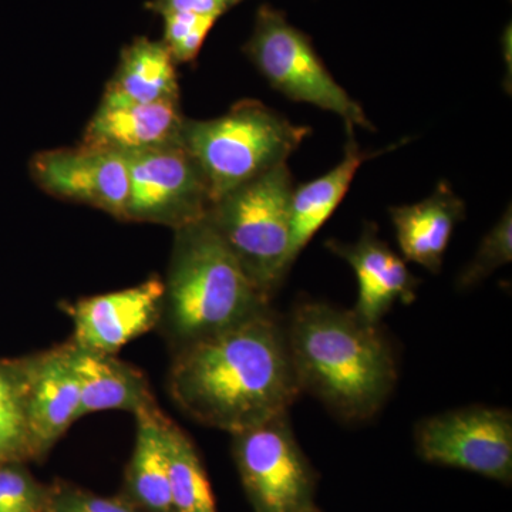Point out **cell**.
Returning <instances> with one entry per match:
<instances>
[{"instance_id": "6da1fadb", "label": "cell", "mask_w": 512, "mask_h": 512, "mask_svg": "<svg viewBox=\"0 0 512 512\" xmlns=\"http://www.w3.org/2000/svg\"><path fill=\"white\" fill-rule=\"evenodd\" d=\"M168 392L192 420L231 434L288 413L302 392L285 326L269 309L177 350Z\"/></svg>"}, {"instance_id": "7a4b0ae2", "label": "cell", "mask_w": 512, "mask_h": 512, "mask_svg": "<svg viewBox=\"0 0 512 512\" xmlns=\"http://www.w3.org/2000/svg\"><path fill=\"white\" fill-rule=\"evenodd\" d=\"M289 352L301 392L311 393L348 421L375 416L397 380L389 340L355 311L325 302H302L288 328Z\"/></svg>"}, {"instance_id": "3957f363", "label": "cell", "mask_w": 512, "mask_h": 512, "mask_svg": "<svg viewBox=\"0 0 512 512\" xmlns=\"http://www.w3.org/2000/svg\"><path fill=\"white\" fill-rule=\"evenodd\" d=\"M174 232L160 323L175 352L271 309L208 217Z\"/></svg>"}, {"instance_id": "277c9868", "label": "cell", "mask_w": 512, "mask_h": 512, "mask_svg": "<svg viewBox=\"0 0 512 512\" xmlns=\"http://www.w3.org/2000/svg\"><path fill=\"white\" fill-rule=\"evenodd\" d=\"M259 100H241L224 116L185 119L181 143L197 161L210 190L212 204L222 195L268 173L311 136Z\"/></svg>"}, {"instance_id": "5b68a950", "label": "cell", "mask_w": 512, "mask_h": 512, "mask_svg": "<svg viewBox=\"0 0 512 512\" xmlns=\"http://www.w3.org/2000/svg\"><path fill=\"white\" fill-rule=\"evenodd\" d=\"M293 190L284 163L222 195L207 215L249 281L269 301L292 268Z\"/></svg>"}, {"instance_id": "8992f818", "label": "cell", "mask_w": 512, "mask_h": 512, "mask_svg": "<svg viewBox=\"0 0 512 512\" xmlns=\"http://www.w3.org/2000/svg\"><path fill=\"white\" fill-rule=\"evenodd\" d=\"M244 53L276 92L330 111L346 126L375 130L362 106L330 74L311 39L279 10L268 5L259 8Z\"/></svg>"}, {"instance_id": "52a82bcc", "label": "cell", "mask_w": 512, "mask_h": 512, "mask_svg": "<svg viewBox=\"0 0 512 512\" xmlns=\"http://www.w3.org/2000/svg\"><path fill=\"white\" fill-rule=\"evenodd\" d=\"M232 451L256 512H298L313 505L315 476L288 413L232 434Z\"/></svg>"}, {"instance_id": "ba28073f", "label": "cell", "mask_w": 512, "mask_h": 512, "mask_svg": "<svg viewBox=\"0 0 512 512\" xmlns=\"http://www.w3.org/2000/svg\"><path fill=\"white\" fill-rule=\"evenodd\" d=\"M417 453L439 466L510 484L512 413L498 407L470 406L434 414L414 430Z\"/></svg>"}, {"instance_id": "9c48e42d", "label": "cell", "mask_w": 512, "mask_h": 512, "mask_svg": "<svg viewBox=\"0 0 512 512\" xmlns=\"http://www.w3.org/2000/svg\"><path fill=\"white\" fill-rule=\"evenodd\" d=\"M130 171L126 221L180 229L207 217V181L183 144L126 157Z\"/></svg>"}, {"instance_id": "30bf717a", "label": "cell", "mask_w": 512, "mask_h": 512, "mask_svg": "<svg viewBox=\"0 0 512 512\" xmlns=\"http://www.w3.org/2000/svg\"><path fill=\"white\" fill-rule=\"evenodd\" d=\"M30 175L52 197L89 205L126 221L130 171L121 154L82 144L42 151L30 161Z\"/></svg>"}, {"instance_id": "8fae6325", "label": "cell", "mask_w": 512, "mask_h": 512, "mask_svg": "<svg viewBox=\"0 0 512 512\" xmlns=\"http://www.w3.org/2000/svg\"><path fill=\"white\" fill-rule=\"evenodd\" d=\"M20 406L28 424L35 458L45 457L76 423L80 386L69 343L15 362Z\"/></svg>"}, {"instance_id": "7c38bea8", "label": "cell", "mask_w": 512, "mask_h": 512, "mask_svg": "<svg viewBox=\"0 0 512 512\" xmlns=\"http://www.w3.org/2000/svg\"><path fill=\"white\" fill-rule=\"evenodd\" d=\"M163 306L164 281L153 276L133 288L79 299L63 309L72 319L74 345L116 355L160 325Z\"/></svg>"}, {"instance_id": "4fadbf2b", "label": "cell", "mask_w": 512, "mask_h": 512, "mask_svg": "<svg viewBox=\"0 0 512 512\" xmlns=\"http://www.w3.org/2000/svg\"><path fill=\"white\" fill-rule=\"evenodd\" d=\"M326 247L352 266L359 288L353 311L365 322L380 325L394 303H412L416 298L419 281L402 256L379 237L375 224H367L353 244L330 239Z\"/></svg>"}, {"instance_id": "5bb4252c", "label": "cell", "mask_w": 512, "mask_h": 512, "mask_svg": "<svg viewBox=\"0 0 512 512\" xmlns=\"http://www.w3.org/2000/svg\"><path fill=\"white\" fill-rule=\"evenodd\" d=\"M185 117L178 101L100 104L87 124L82 146L124 157L181 143Z\"/></svg>"}, {"instance_id": "9a60e30c", "label": "cell", "mask_w": 512, "mask_h": 512, "mask_svg": "<svg viewBox=\"0 0 512 512\" xmlns=\"http://www.w3.org/2000/svg\"><path fill=\"white\" fill-rule=\"evenodd\" d=\"M70 360L80 386L77 419L100 412L133 413L157 406L147 377L114 355L90 352L69 342Z\"/></svg>"}, {"instance_id": "2e32d148", "label": "cell", "mask_w": 512, "mask_h": 512, "mask_svg": "<svg viewBox=\"0 0 512 512\" xmlns=\"http://www.w3.org/2000/svg\"><path fill=\"white\" fill-rule=\"evenodd\" d=\"M466 204L448 183H440L426 200L390 208L397 244L407 261L439 274L454 229Z\"/></svg>"}, {"instance_id": "e0dca14e", "label": "cell", "mask_w": 512, "mask_h": 512, "mask_svg": "<svg viewBox=\"0 0 512 512\" xmlns=\"http://www.w3.org/2000/svg\"><path fill=\"white\" fill-rule=\"evenodd\" d=\"M177 63L163 42L138 37L121 53L103 104H153L178 101Z\"/></svg>"}, {"instance_id": "ac0fdd59", "label": "cell", "mask_w": 512, "mask_h": 512, "mask_svg": "<svg viewBox=\"0 0 512 512\" xmlns=\"http://www.w3.org/2000/svg\"><path fill=\"white\" fill-rule=\"evenodd\" d=\"M346 126L348 141L345 146V156L335 168L299 185L292 192L291 201V262L295 264L306 245L318 234L320 228L332 217L350 185L355 180L357 171L362 164L373 157L372 153L360 150L355 140V130Z\"/></svg>"}, {"instance_id": "d6986e66", "label": "cell", "mask_w": 512, "mask_h": 512, "mask_svg": "<svg viewBox=\"0 0 512 512\" xmlns=\"http://www.w3.org/2000/svg\"><path fill=\"white\" fill-rule=\"evenodd\" d=\"M137 434L126 474V498L143 512H173L168 419L160 407L136 414Z\"/></svg>"}, {"instance_id": "ffe728a7", "label": "cell", "mask_w": 512, "mask_h": 512, "mask_svg": "<svg viewBox=\"0 0 512 512\" xmlns=\"http://www.w3.org/2000/svg\"><path fill=\"white\" fill-rule=\"evenodd\" d=\"M168 456L173 512H218L200 454L173 420L168 421Z\"/></svg>"}, {"instance_id": "44dd1931", "label": "cell", "mask_w": 512, "mask_h": 512, "mask_svg": "<svg viewBox=\"0 0 512 512\" xmlns=\"http://www.w3.org/2000/svg\"><path fill=\"white\" fill-rule=\"evenodd\" d=\"M512 259V212L511 205L501 215L500 220L481 241L476 255L457 278L460 291L476 288L493 272Z\"/></svg>"}, {"instance_id": "7402d4cb", "label": "cell", "mask_w": 512, "mask_h": 512, "mask_svg": "<svg viewBox=\"0 0 512 512\" xmlns=\"http://www.w3.org/2000/svg\"><path fill=\"white\" fill-rule=\"evenodd\" d=\"M49 485L39 483L23 464L0 466V512H46Z\"/></svg>"}, {"instance_id": "603a6c76", "label": "cell", "mask_w": 512, "mask_h": 512, "mask_svg": "<svg viewBox=\"0 0 512 512\" xmlns=\"http://www.w3.org/2000/svg\"><path fill=\"white\" fill-rule=\"evenodd\" d=\"M163 43L170 50L175 63H190L200 55L208 33L217 23L212 16L191 15V13H164Z\"/></svg>"}, {"instance_id": "cb8c5ba5", "label": "cell", "mask_w": 512, "mask_h": 512, "mask_svg": "<svg viewBox=\"0 0 512 512\" xmlns=\"http://www.w3.org/2000/svg\"><path fill=\"white\" fill-rule=\"evenodd\" d=\"M46 512H143L126 497H101L84 488L56 481L49 485Z\"/></svg>"}, {"instance_id": "d4e9b609", "label": "cell", "mask_w": 512, "mask_h": 512, "mask_svg": "<svg viewBox=\"0 0 512 512\" xmlns=\"http://www.w3.org/2000/svg\"><path fill=\"white\" fill-rule=\"evenodd\" d=\"M36 460L22 407L0 403V466Z\"/></svg>"}, {"instance_id": "484cf974", "label": "cell", "mask_w": 512, "mask_h": 512, "mask_svg": "<svg viewBox=\"0 0 512 512\" xmlns=\"http://www.w3.org/2000/svg\"><path fill=\"white\" fill-rule=\"evenodd\" d=\"M231 0H151L147 3V9L157 15L164 13H191L198 16H212L220 19L229 8H232Z\"/></svg>"}, {"instance_id": "4316f807", "label": "cell", "mask_w": 512, "mask_h": 512, "mask_svg": "<svg viewBox=\"0 0 512 512\" xmlns=\"http://www.w3.org/2000/svg\"><path fill=\"white\" fill-rule=\"evenodd\" d=\"M0 403L20 406V384L15 362L0 363Z\"/></svg>"}, {"instance_id": "83f0119b", "label": "cell", "mask_w": 512, "mask_h": 512, "mask_svg": "<svg viewBox=\"0 0 512 512\" xmlns=\"http://www.w3.org/2000/svg\"><path fill=\"white\" fill-rule=\"evenodd\" d=\"M298 512H320L318 508L315 507V505H311V507L305 508V510H301Z\"/></svg>"}, {"instance_id": "f1b7e54d", "label": "cell", "mask_w": 512, "mask_h": 512, "mask_svg": "<svg viewBox=\"0 0 512 512\" xmlns=\"http://www.w3.org/2000/svg\"><path fill=\"white\" fill-rule=\"evenodd\" d=\"M232 5H237V3L241 2V0H231Z\"/></svg>"}]
</instances>
